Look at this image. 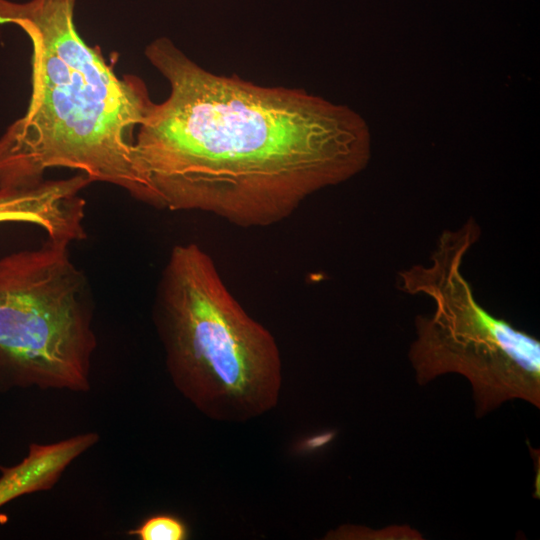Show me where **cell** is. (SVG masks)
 <instances>
[{
	"label": "cell",
	"mask_w": 540,
	"mask_h": 540,
	"mask_svg": "<svg viewBox=\"0 0 540 540\" xmlns=\"http://www.w3.org/2000/svg\"><path fill=\"white\" fill-rule=\"evenodd\" d=\"M145 56L170 89L153 102L135 138L148 205L265 227L369 160L366 123L346 106L210 72L167 37L149 43Z\"/></svg>",
	"instance_id": "6da1fadb"
},
{
	"label": "cell",
	"mask_w": 540,
	"mask_h": 540,
	"mask_svg": "<svg viewBox=\"0 0 540 540\" xmlns=\"http://www.w3.org/2000/svg\"><path fill=\"white\" fill-rule=\"evenodd\" d=\"M77 0H0V24L31 41V96L0 137V188L35 186L70 169L141 201L136 133L153 101L137 76H118L78 33Z\"/></svg>",
	"instance_id": "7a4b0ae2"
},
{
	"label": "cell",
	"mask_w": 540,
	"mask_h": 540,
	"mask_svg": "<svg viewBox=\"0 0 540 540\" xmlns=\"http://www.w3.org/2000/svg\"><path fill=\"white\" fill-rule=\"evenodd\" d=\"M153 321L173 385L203 415L242 423L277 406L282 385L277 343L234 298L199 245L172 248L158 282Z\"/></svg>",
	"instance_id": "3957f363"
},
{
	"label": "cell",
	"mask_w": 540,
	"mask_h": 540,
	"mask_svg": "<svg viewBox=\"0 0 540 540\" xmlns=\"http://www.w3.org/2000/svg\"><path fill=\"white\" fill-rule=\"evenodd\" d=\"M479 236L472 220L445 230L427 263L399 273L402 291L434 303L430 316L416 318L409 359L420 385L446 373L466 377L478 417L513 399L539 408L540 342L482 308L462 273Z\"/></svg>",
	"instance_id": "277c9868"
},
{
	"label": "cell",
	"mask_w": 540,
	"mask_h": 540,
	"mask_svg": "<svg viewBox=\"0 0 540 540\" xmlns=\"http://www.w3.org/2000/svg\"><path fill=\"white\" fill-rule=\"evenodd\" d=\"M70 246L46 238L0 257V392L90 390L93 303Z\"/></svg>",
	"instance_id": "5b68a950"
},
{
	"label": "cell",
	"mask_w": 540,
	"mask_h": 540,
	"mask_svg": "<svg viewBox=\"0 0 540 540\" xmlns=\"http://www.w3.org/2000/svg\"><path fill=\"white\" fill-rule=\"evenodd\" d=\"M86 187V179L76 174L45 179L27 188H0V224H29L45 232L48 239L81 241L86 236V204L81 196Z\"/></svg>",
	"instance_id": "8992f818"
},
{
	"label": "cell",
	"mask_w": 540,
	"mask_h": 540,
	"mask_svg": "<svg viewBox=\"0 0 540 540\" xmlns=\"http://www.w3.org/2000/svg\"><path fill=\"white\" fill-rule=\"evenodd\" d=\"M99 441L94 432L80 433L48 444L33 443L16 465L0 476V507L21 496L51 489L65 470Z\"/></svg>",
	"instance_id": "52a82bcc"
},
{
	"label": "cell",
	"mask_w": 540,
	"mask_h": 540,
	"mask_svg": "<svg viewBox=\"0 0 540 540\" xmlns=\"http://www.w3.org/2000/svg\"><path fill=\"white\" fill-rule=\"evenodd\" d=\"M139 540H185L189 537L187 525L171 514H155L128 531Z\"/></svg>",
	"instance_id": "ba28073f"
}]
</instances>
